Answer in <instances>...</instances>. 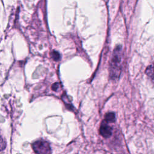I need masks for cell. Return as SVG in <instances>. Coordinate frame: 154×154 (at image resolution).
Segmentation results:
<instances>
[{
    "instance_id": "cell-8",
    "label": "cell",
    "mask_w": 154,
    "mask_h": 154,
    "mask_svg": "<svg viewBox=\"0 0 154 154\" xmlns=\"http://www.w3.org/2000/svg\"><path fill=\"white\" fill-rule=\"evenodd\" d=\"M52 90H57L58 89V88H59V84H57V83L54 84V85H52Z\"/></svg>"
},
{
    "instance_id": "cell-1",
    "label": "cell",
    "mask_w": 154,
    "mask_h": 154,
    "mask_svg": "<svg viewBox=\"0 0 154 154\" xmlns=\"http://www.w3.org/2000/svg\"><path fill=\"white\" fill-rule=\"evenodd\" d=\"M32 147L36 154H50L51 147L48 142L43 140H39L32 144Z\"/></svg>"
},
{
    "instance_id": "cell-7",
    "label": "cell",
    "mask_w": 154,
    "mask_h": 154,
    "mask_svg": "<svg viewBox=\"0 0 154 154\" xmlns=\"http://www.w3.org/2000/svg\"><path fill=\"white\" fill-rule=\"evenodd\" d=\"M52 57H53V58H54L55 60H59V58H60V55L58 54V52H54L53 53V54H52Z\"/></svg>"
},
{
    "instance_id": "cell-2",
    "label": "cell",
    "mask_w": 154,
    "mask_h": 154,
    "mask_svg": "<svg viewBox=\"0 0 154 154\" xmlns=\"http://www.w3.org/2000/svg\"><path fill=\"white\" fill-rule=\"evenodd\" d=\"M122 59V48L119 46L116 47L114 51L112 61H111V70L112 73L114 75H117V73H119L120 65Z\"/></svg>"
},
{
    "instance_id": "cell-4",
    "label": "cell",
    "mask_w": 154,
    "mask_h": 154,
    "mask_svg": "<svg viewBox=\"0 0 154 154\" xmlns=\"http://www.w3.org/2000/svg\"><path fill=\"white\" fill-rule=\"evenodd\" d=\"M146 73L151 81L154 84V63L147 67L146 70Z\"/></svg>"
},
{
    "instance_id": "cell-3",
    "label": "cell",
    "mask_w": 154,
    "mask_h": 154,
    "mask_svg": "<svg viewBox=\"0 0 154 154\" xmlns=\"http://www.w3.org/2000/svg\"><path fill=\"white\" fill-rule=\"evenodd\" d=\"M107 123V122L103 121L100 125L99 129L100 135L105 138H108L112 134V128Z\"/></svg>"
},
{
    "instance_id": "cell-5",
    "label": "cell",
    "mask_w": 154,
    "mask_h": 154,
    "mask_svg": "<svg viewBox=\"0 0 154 154\" xmlns=\"http://www.w3.org/2000/svg\"><path fill=\"white\" fill-rule=\"evenodd\" d=\"M106 122H114L115 121V114L113 112H108L105 115V120Z\"/></svg>"
},
{
    "instance_id": "cell-6",
    "label": "cell",
    "mask_w": 154,
    "mask_h": 154,
    "mask_svg": "<svg viewBox=\"0 0 154 154\" xmlns=\"http://www.w3.org/2000/svg\"><path fill=\"white\" fill-rule=\"evenodd\" d=\"M6 147V141L1 132L0 131V152L3 150Z\"/></svg>"
}]
</instances>
